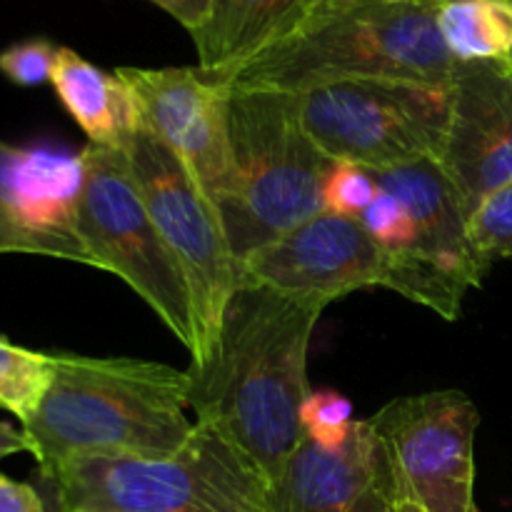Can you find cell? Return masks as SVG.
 Returning <instances> with one entry per match:
<instances>
[{
  "label": "cell",
  "mask_w": 512,
  "mask_h": 512,
  "mask_svg": "<svg viewBox=\"0 0 512 512\" xmlns=\"http://www.w3.org/2000/svg\"><path fill=\"white\" fill-rule=\"evenodd\" d=\"M510 63H512V58H510Z\"/></svg>",
  "instance_id": "cell-32"
},
{
  "label": "cell",
  "mask_w": 512,
  "mask_h": 512,
  "mask_svg": "<svg viewBox=\"0 0 512 512\" xmlns=\"http://www.w3.org/2000/svg\"><path fill=\"white\" fill-rule=\"evenodd\" d=\"M83 178V153L0 140V208L35 233L78 240L73 228Z\"/></svg>",
  "instance_id": "cell-15"
},
{
  "label": "cell",
  "mask_w": 512,
  "mask_h": 512,
  "mask_svg": "<svg viewBox=\"0 0 512 512\" xmlns=\"http://www.w3.org/2000/svg\"><path fill=\"white\" fill-rule=\"evenodd\" d=\"M435 23L455 63L512 58V0H443Z\"/></svg>",
  "instance_id": "cell-18"
},
{
  "label": "cell",
  "mask_w": 512,
  "mask_h": 512,
  "mask_svg": "<svg viewBox=\"0 0 512 512\" xmlns=\"http://www.w3.org/2000/svg\"><path fill=\"white\" fill-rule=\"evenodd\" d=\"M138 103L143 128L173 150L213 203L230 170V85L200 68H118Z\"/></svg>",
  "instance_id": "cell-12"
},
{
  "label": "cell",
  "mask_w": 512,
  "mask_h": 512,
  "mask_svg": "<svg viewBox=\"0 0 512 512\" xmlns=\"http://www.w3.org/2000/svg\"><path fill=\"white\" fill-rule=\"evenodd\" d=\"M125 155L150 218L188 283L198 330L190 368H203L218 343L225 308L240 288V263L218 205L173 150L140 125Z\"/></svg>",
  "instance_id": "cell-8"
},
{
  "label": "cell",
  "mask_w": 512,
  "mask_h": 512,
  "mask_svg": "<svg viewBox=\"0 0 512 512\" xmlns=\"http://www.w3.org/2000/svg\"><path fill=\"white\" fill-rule=\"evenodd\" d=\"M383 248L355 218L320 210L240 263V285H265L303 303L325 305L383 285Z\"/></svg>",
  "instance_id": "cell-11"
},
{
  "label": "cell",
  "mask_w": 512,
  "mask_h": 512,
  "mask_svg": "<svg viewBox=\"0 0 512 512\" xmlns=\"http://www.w3.org/2000/svg\"><path fill=\"white\" fill-rule=\"evenodd\" d=\"M378 193L380 188L373 170H365L348 160H335L325 170L320 200L328 213L358 220L378 198Z\"/></svg>",
  "instance_id": "cell-21"
},
{
  "label": "cell",
  "mask_w": 512,
  "mask_h": 512,
  "mask_svg": "<svg viewBox=\"0 0 512 512\" xmlns=\"http://www.w3.org/2000/svg\"><path fill=\"white\" fill-rule=\"evenodd\" d=\"M58 50V45H53L45 38L15 43L10 45V48L0 50V73H3L10 83L20 85V88L43 85L53 78Z\"/></svg>",
  "instance_id": "cell-24"
},
{
  "label": "cell",
  "mask_w": 512,
  "mask_h": 512,
  "mask_svg": "<svg viewBox=\"0 0 512 512\" xmlns=\"http://www.w3.org/2000/svg\"><path fill=\"white\" fill-rule=\"evenodd\" d=\"M393 475L395 498L423 512H480L475 433L480 413L460 390L410 395L368 420Z\"/></svg>",
  "instance_id": "cell-10"
},
{
  "label": "cell",
  "mask_w": 512,
  "mask_h": 512,
  "mask_svg": "<svg viewBox=\"0 0 512 512\" xmlns=\"http://www.w3.org/2000/svg\"><path fill=\"white\" fill-rule=\"evenodd\" d=\"M50 83L90 145L128 153L143 120L118 73H105L75 50L60 48Z\"/></svg>",
  "instance_id": "cell-17"
},
{
  "label": "cell",
  "mask_w": 512,
  "mask_h": 512,
  "mask_svg": "<svg viewBox=\"0 0 512 512\" xmlns=\"http://www.w3.org/2000/svg\"><path fill=\"white\" fill-rule=\"evenodd\" d=\"M230 170L218 213L238 263L323 210L330 160L300 120L298 95L230 85Z\"/></svg>",
  "instance_id": "cell-4"
},
{
  "label": "cell",
  "mask_w": 512,
  "mask_h": 512,
  "mask_svg": "<svg viewBox=\"0 0 512 512\" xmlns=\"http://www.w3.org/2000/svg\"><path fill=\"white\" fill-rule=\"evenodd\" d=\"M323 308L240 285L225 308L218 343L203 368H188L190 410L278 478L305 438L300 408L310 395L308 350Z\"/></svg>",
  "instance_id": "cell-1"
},
{
  "label": "cell",
  "mask_w": 512,
  "mask_h": 512,
  "mask_svg": "<svg viewBox=\"0 0 512 512\" xmlns=\"http://www.w3.org/2000/svg\"><path fill=\"white\" fill-rule=\"evenodd\" d=\"M393 512H423V510H420L415 503H405V500H400V503H395Z\"/></svg>",
  "instance_id": "cell-30"
},
{
  "label": "cell",
  "mask_w": 512,
  "mask_h": 512,
  "mask_svg": "<svg viewBox=\"0 0 512 512\" xmlns=\"http://www.w3.org/2000/svg\"><path fill=\"white\" fill-rule=\"evenodd\" d=\"M300 120L315 148L335 163L373 173L438 160L450 128V85L355 78L298 90Z\"/></svg>",
  "instance_id": "cell-6"
},
{
  "label": "cell",
  "mask_w": 512,
  "mask_h": 512,
  "mask_svg": "<svg viewBox=\"0 0 512 512\" xmlns=\"http://www.w3.org/2000/svg\"><path fill=\"white\" fill-rule=\"evenodd\" d=\"M53 378V358L0 338V408L20 418L35 413Z\"/></svg>",
  "instance_id": "cell-19"
},
{
  "label": "cell",
  "mask_w": 512,
  "mask_h": 512,
  "mask_svg": "<svg viewBox=\"0 0 512 512\" xmlns=\"http://www.w3.org/2000/svg\"><path fill=\"white\" fill-rule=\"evenodd\" d=\"M450 95L448 140L438 163L470 218L480 200L512 180V63H458Z\"/></svg>",
  "instance_id": "cell-13"
},
{
  "label": "cell",
  "mask_w": 512,
  "mask_h": 512,
  "mask_svg": "<svg viewBox=\"0 0 512 512\" xmlns=\"http://www.w3.org/2000/svg\"><path fill=\"white\" fill-rule=\"evenodd\" d=\"M353 423V403L335 390H310L308 400L300 408L305 438L318 443L320 448H340Z\"/></svg>",
  "instance_id": "cell-22"
},
{
  "label": "cell",
  "mask_w": 512,
  "mask_h": 512,
  "mask_svg": "<svg viewBox=\"0 0 512 512\" xmlns=\"http://www.w3.org/2000/svg\"><path fill=\"white\" fill-rule=\"evenodd\" d=\"M313 0H213L210 18L193 35L198 68L225 80L295 28Z\"/></svg>",
  "instance_id": "cell-16"
},
{
  "label": "cell",
  "mask_w": 512,
  "mask_h": 512,
  "mask_svg": "<svg viewBox=\"0 0 512 512\" xmlns=\"http://www.w3.org/2000/svg\"><path fill=\"white\" fill-rule=\"evenodd\" d=\"M383 190L400 198L413 218V240L383 253L380 288L395 290L445 320H458L468 290L480 288L490 263L475 250L468 213L438 160L375 173Z\"/></svg>",
  "instance_id": "cell-9"
},
{
  "label": "cell",
  "mask_w": 512,
  "mask_h": 512,
  "mask_svg": "<svg viewBox=\"0 0 512 512\" xmlns=\"http://www.w3.org/2000/svg\"><path fill=\"white\" fill-rule=\"evenodd\" d=\"M0 253H33L93 265L88 250H85L78 240L35 233V230L20 225L5 208H0Z\"/></svg>",
  "instance_id": "cell-23"
},
{
  "label": "cell",
  "mask_w": 512,
  "mask_h": 512,
  "mask_svg": "<svg viewBox=\"0 0 512 512\" xmlns=\"http://www.w3.org/2000/svg\"><path fill=\"white\" fill-rule=\"evenodd\" d=\"M468 233L488 263L512 260V180L480 200L468 218Z\"/></svg>",
  "instance_id": "cell-20"
},
{
  "label": "cell",
  "mask_w": 512,
  "mask_h": 512,
  "mask_svg": "<svg viewBox=\"0 0 512 512\" xmlns=\"http://www.w3.org/2000/svg\"><path fill=\"white\" fill-rule=\"evenodd\" d=\"M80 153L85 178L75 238L88 250L93 268L123 278L195 355L198 330L188 283L150 218L128 155L100 145H88Z\"/></svg>",
  "instance_id": "cell-7"
},
{
  "label": "cell",
  "mask_w": 512,
  "mask_h": 512,
  "mask_svg": "<svg viewBox=\"0 0 512 512\" xmlns=\"http://www.w3.org/2000/svg\"><path fill=\"white\" fill-rule=\"evenodd\" d=\"M388 458L368 420H355L340 448L303 438L268 488V512H393Z\"/></svg>",
  "instance_id": "cell-14"
},
{
  "label": "cell",
  "mask_w": 512,
  "mask_h": 512,
  "mask_svg": "<svg viewBox=\"0 0 512 512\" xmlns=\"http://www.w3.org/2000/svg\"><path fill=\"white\" fill-rule=\"evenodd\" d=\"M58 510L268 512V480L215 425L195 420L190 440L170 458L88 455L40 473Z\"/></svg>",
  "instance_id": "cell-5"
},
{
  "label": "cell",
  "mask_w": 512,
  "mask_h": 512,
  "mask_svg": "<svg viewBox=\"0 0 512 512\" xmlns=\"http://www.w3.org/2000/svg\"><path fill=\"white\" fill-rule=\"evenodd\" d=\"M360 3H375V0H313V3L308 5V10H305V13H303V18H300L298 23H295V28H298V25H303L305 20L315 18V15H323V13H330V10L348 8V5H360ZM293 30H290V33H293ZM280 40H283V38H280ZM268 48H270V45H268Z\"/></svg>",
  "instance_id": "cell-29"
},
{
  "label": "cell",
  "mask_w": 512,
  "mask_h": 512,
  "mask_svg": "<svg viewBox=\"0 0 512 512\" xmlns=\"http://www.w3.org/2000/svg\"><path fill=\"white\" fill-rule=\"evenodd\" d=\"M380 188V185H378ZM360 223L368 230L370 238L383 248V253L403 250L413 240V218L400 198L380 188L378 198L370 203V208L360 215Z\"/></svg>",
  "instance_id": "cell-25"
},
{
  "label": "cell",
  "mask_w": 512,
  "mask_h": 512,
  "mask_svg": "<svg viewBox=\"0 0 512 512\" xmlns=\"http://www.w3.org/2000/svg\"><path fill=\"white\" fill-rule=\"evenodd\" d=\"M53 378L23 423L40 473L75 458H170L190 440V373L135 358L50 355Z\"/></svg>",
  "instance_id": "cell-2"
},
{
  "label": "cell",
  "mask_w": 512,
  "mask_h": 512,
  "mask_svg": "<svg viewBox=\"0 0 512 512\" xmlns=\"http://www.w3.org/2000/svg\"><path fill=\"white\" fill-rule=\"evenodd\" d=\"M58 512H118V510H105V508H65Z\"/></svg>",
  "instance_id": "cell-31"
},
{
  "label": "cell",
  "mask_w": 512,
  "mask_h": 512,
  "mask_svg": "<svg viewBox=\"0 0 512 512\" xmlns=\"http://www.w3.org/2000/svg\"><path fill=\"white\" fill-rule=\"evenodd\" d=\"M443 0H375L315 15L260 50L225 85L298 93L355 78H400L450 85L453 55L440 38Z\"/></svg>",
  "instance_id": "cell-3"
},
{
  "label": "cell",
  "mask_w": 512,
  "mask_h": 512,
  "mask_svg": "<svg viewBox=\"0 0 512 512\" xmlns=\"http://www.w3.org/2000/svg\"><path fill=\"white\" fill-rule=\"evenodd\" d=\"M0 512H45V505L33 485L0 475Z\"/></svg>",
  "instance_id": "cell-27"
},
{
  "label": "cell",
  "mask_w": 512,
  "mask_h": 512,
  "mask_svg": "<svg viewBox=\"0 0 512 512\" xmlns=\"http://www.w3.org/2000/svg\"><path fill=\"white\" fill-rule=\"evenodd\" d=\"M150 3H155L170 18L178 20L190 35H195L208 23L210 8H213V0H150Z\"/></svg>",
  "instance_id": "cell-26"
},
{
  "label": "cell",
  "mask_w": 512,
  "mask_h": 512,
  "mask_svg": "<svg viewBox=\"0 0 512 512\" xmlns=\"http://www.w3.org/2000/svg\"><path fill=\"white\" fill-rule=\"evenodd\" d=\"M15 453H30V440L23 430L0 420V460Z\"/></svg>",
  "instance_id": "cell-28"
}]
</instances>
